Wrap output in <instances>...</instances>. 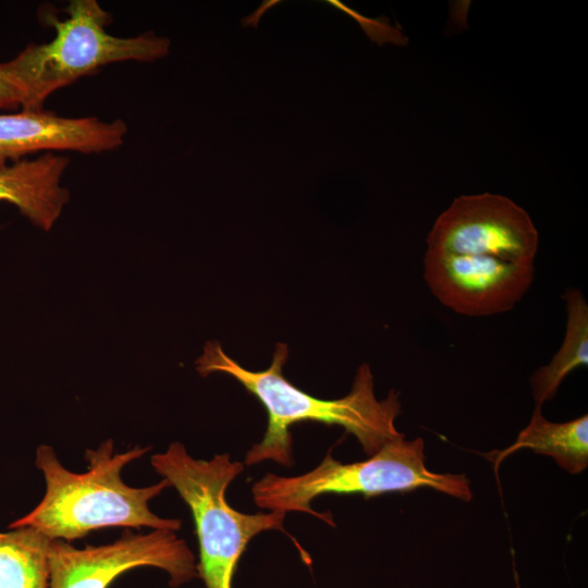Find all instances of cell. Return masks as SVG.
Segmentation results:
<instances>
[{
	"mask_svg": "<svg viewBox=\"0 0 588 588\" xmlns=\"http://www.w3.org/2000/svg\"><path fill=\"white\" fill-rule=\"evenodd\" d=\"M287 355V346L278 343L270 367L253 371L228 356L220 343L215 341L206 343L203 355L196 362L201 376L221 372L233 377L267 412L266 432L261 441L246 453V465L269 461L292 466L290 428L302 421L342 427L357 439L369 456L388 442L404 437L395 427V419L401 414L399 393L391 390L384 400H378L368 364H362L357 369L347 395L323 400L306 393L283 376Z\"/></svg>",
	"mask_w": 588,
	"mask_h": 588,
	"instance_id": "6da1fadb",
	"label": "cell"
},
{
	"mask_svg": "<svg viewBox=\"0 0 588 588\" xmlns=\"http://www.w3.org/2000/svg\"><path fill=\"white\" fill-rule=\"evenodd\" d=\"M148 451L149 448L135 446L113 454V442L107 440L96 450L86 451L87 471L77 474L60 463L51 446L39 445L35 464L44 474L46 492L35 509L9 528L28 526L51 540L65 541L112 526L179 530L180 519L162 518L148 506L151 499L171 487L167 479L135 488L121 478L123 467Z\"/></svg>",
	"mask_w": 588,
	"mask_h": 588,
	"instance_id": "7a4b0ae2",
	"label": "cell"
},
{
	"mask_svg": "<svg viewBox=\"0 0 588 588\" xmlns=\"http://www.w3.org/2000/svg\"><path fill=\"white\" fill-rule=\"evenodd\" d=\"M150 463L192 513L199 547L197 574L206 588H232L238 561L258 534L279 530L290 536L283 526L286 514H247L229 504L226 490L244 470V464L232 461L230 454L194 458L182 443L172 442L164 452L154 454Z\"/></svg>",
	"mask_w": 588,
	"mask_h": 588,
	"instance_id": "3957f363",
	"label": "cell"
},
{
	"mask_svg": "<svg viewBox=\"0 0 588 588\" xmlns=\"http://www.w3.org/2000/svg\"><path fill=\"white\" fill-rule=\"evenodd\" d=\"M430 488L463 501L473 498L470 481L461 474H440L426 466L421 438L405 437L384 444L368 460L341 463L327 453L311 470L292 477L272 473L255 481L250 492L254 503L278 513L299 512L334 526L330 513H319L311 502L324 494H362L366 498L388 492H407Z\"/></svg>",
	"mask_w": 588,
	"mask_h": 588,
	"instance_id": "277c9868",
	"label": "cell"
},
{
	"mask_svg": "<svg viewBox=\"0 0 588 588\" xmlns=\"http://www.w3.org/2000/svg\"><path fill=\"white\" fill-rule=\"evenodd\" d=\"M68 17H48L56 36L46 44H29L9 60L25 93L22 110H41L58 89L110 63L154 62L169 54L170 39L149 30L117 37L106 30L110 14L96 0H73Z\"/></svg>",
	"mask_w": 588,
	"mask_h": 588,
	"instance_id": "5b68a950",
	"label": "cell"
},
{
	"mask_svg": "<svg viewBox=\"0 0 588 588\" xmlns=\"http://www.w3.org/2000/svg\"><path fill=\"white\" fill-rule=\"evenodd\" d=\"M48 558L49 588H108L125 572L143 566L166 571L172 587L198 577L193 552L175 531L167 529L126 530L112 543L83 549L53 539Z\"/></svg>",
	"mask_w": 588,
	"mask_h": 588,
	"instance_id": "8992f818",
	"label": "cell"
},
{
	"mask_svg": "<svg viewBox=\"0 0 588 588\" xmlns=\"http://www.w3.org/2000/svg\"><path fill=\"white\" fill-rule=\"evenodd\" d=\"M427 250L534 264L539 235L529 215L497 194L463 195L436 220Z\"/></svg>",
	"mask_w": 588,
	"mask_h": 588,
	"instance_id": "52a82bcc",
	"label": "cell"
},
{
	"mask_svg": "<svg viewBox=\"0 0 588 588\" xmlns=\"http://www.w3.org/2000/svg\"><path fill=\"white\" fill-rule=\"evenodd\" d=\"M534 274V264L489 256L427 250L424 258V279L433 296L471 317L511 310L531 286Z\"/></svg>",
	"mask_w": 588,
	"mask_h": 588,
	"instance_id": "ba28073f",
	"label": "cell"
},
{
	"mask_svg": "<svg viewBox=\"0 0 588 588\" xmlns=\"http://www.w3.org/2000/svg\"><path fill=\"white\" fill-rule=\"evenodd\" d=\"M126 133L121 119L65 118L44 110L0 113V167L38 151H111L123 144Z\"/></svg>",
	"mask_w": 588,
	"mask_h": 588,
	"instance_id": "9c48e42d",
	"label": "cell"
},
{
	"mask_svg": "<svg viewBox=\"0 0 588 588\" xmlns=\"http://www.w3.org/2000/svg\"><path fill=\"white\" fill-rule=\"evenodd\" d=\"M70 159L45 152L0 167V200L16 206L34 225L49 231L70 198L61 185Z\"/></svg>",
	"mask_w": 588,
	"mask_h": 588,
	"instance_id": "30bf717a",
	"label": "cell"
},
{
	"mask_svg": "<svg viewBox=\"0 0 588 588\" xmlns=\"http://www.w3.org/2000/svg\"><path fill=\"white\" fill-rule=\"evenodd\" d=\"M520 449L551 456L566 471L579 474L588 466V416L552 422L543 417L541 408L536 407L516 441L505 450L490 454L494 455V469L504 457Z\"/></svg>",
	"mask_w": 588,
	"mask_h": 588,
	"instance_id": "8fae6325",
	"label": "cell"
},
{
	"mask_svg": "<svg viewBox=\"0 0 588 588\" xmlns=\"http://www.w3.org/2000/svg\"><path fill=\"white\" fill-rule=\"evenodd\" d=\"M566 329L559 351L549 364L530 378L537 408L554 397L563 380L576 368L588 365V305L583 293L568 289L564 294Z\"/></svg>",
	"mask_w": 588,
	"mask_h": 588,
	"instance_id": "7c38bea8",
	"label": "cell"
},
{
	"mask_svg": "<svg viewBox=\"0 0 588 588\" xmlns=\"http://www.w3.org/2000/svg\"><path fill=\"white\" fill-rule=\"evenodd\" d=\"M50 540L28 526L0 531V588H49Z\"/></svg>",
	"mask_w": 588,
	"mask_h": 588,
	"instance_id": "4fadbf2b",
	"label": "cell"
},
{
	"mask_svg": "<svg viewBox=\"0 0 588 588\" xmlns=\"http://www.w3.org/2000/svg\"><path fill=\"white\" fill-rule=\"evenodd\" d=\"M25 93L16 81L9 61L0 62V110L23 109Z\"/></svg>",
	"mask_w": 588,
	"mask_h": 588,
	"instance_id": "5bb4252c",
	"label": "cell"
},
{
	"mask_svg": "<svg viewBox=\"0 0 588 588\" xmlns=\"http://www.w3.org/2000/svg\"><path fill=\"white\" fill-rule=\"evenodd\" d=\"M329 3L330 5L340 9L351 15L352 17L356 19L358 23L362 25V27L365 29L367 35L371 38V40L377 41L379 45H382L385 41H395L393 37V29L389 27L388 21H382L383 17L378 20H369L363 15H360L358 12L350 9L345 4H343L340 0H328L324 1Z\"/></svg>",
	"mask_w": 588,
	"mask_h": 588,
	"instance_id": "9a60e30c",
	"label": "cell"
}]
</instances>
